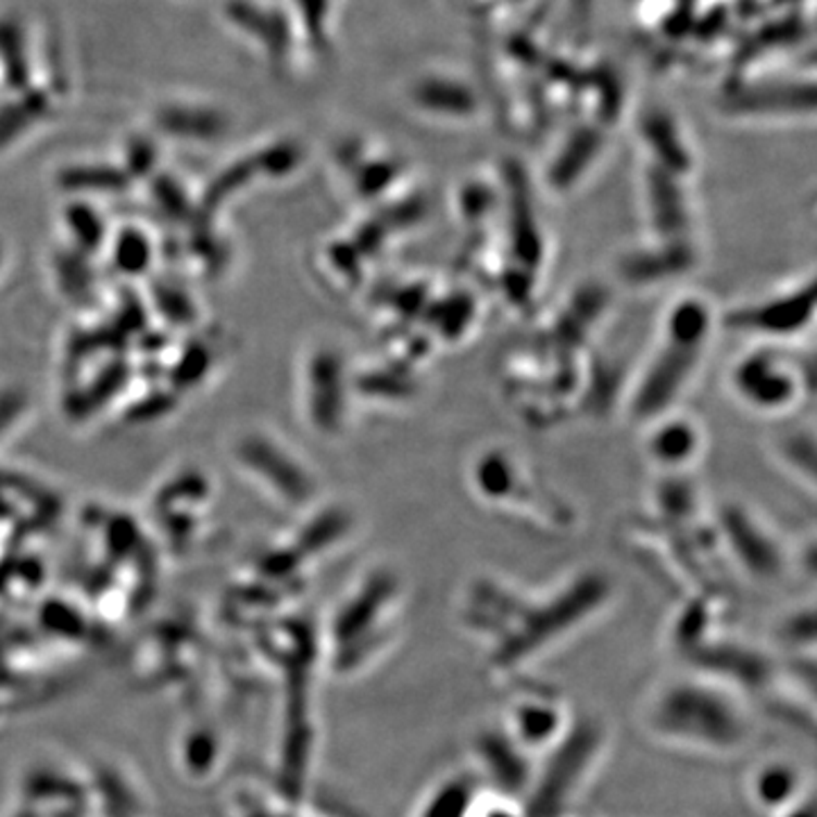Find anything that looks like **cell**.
Listing matches in <instances>:
<instances>
[{
	"label": "cell",
	"mask_w": 817,
	"mask_h": 817,
	"mask_svg": "<svg viewBox=\"0 0 817 817\" xmlns=\"http://www.w3.org/2000/svg\"><path fill=\"white\" fill-rule=\"evenodd\" d=\"M711 318L706 306L697 300H683L670 312L666 327V345L656 354L641 387L633 395L638 418H650L666 412L693 377L700 352L708 337Z\"/></svg>",
	"instance_id": "obj_1"
},
{
	"label": "cell",
	"mask_w": 817,
	"mask_h": 817,
	"mask_svg": "<svg viewBox=\"0 0 817 817\" xmlns=\"http://www.w3.org/2000/svg\"><path fill=\"white\" fill-rule=\"evenodd\" d=\"M813 304L815 291L813 285H806L795 293L745 306V310H740L731 316V325L736 329L756 331V335L790 337L802 331L804 325L810 320Z\"/></svg>",
	"instance_id": "obj_2"
},
{
	"label": "cell",
	"mask_w": 817,
	"mask_h": 817,
	"mask_svg": "<svg viewBox=\"0 0 817 817\" xmlns=\"http://www.w3.org/2000/svg\"><path fill=\"white\" fill-rule=\"evenodd\" d=\"M736 391L756 409H781L797 393L795 375L775 354L758 352L747 356L733 375Z\"/></svg>",
	"instance_id": "obj_3"
},
{
	"label": "cell",
	"mask_w": 817,
	"mask_h": 817,
	"mask_svg": "<svg viewBox=\"0 0 817 817\" xmlns=\"http://www.w3.org/2000/svg\"><path fill=\"white\" fill-rule=\"evenodd\" d=\"M241 454L252 468H260L262 475L271 479L279 489V493H285L287 498L300 502L312 493V481L306 479L291 458H287L285 452H279L275 445L252 439L243 445Z\"/></svg>",
	"instance_id": "obj_4"
},
{
	"label": "cell",
	"mask_w": 817,
	"mask_h": 817,
	"mask_svg": "<svg viewBox=\"0 0 817 817\" xmlns=\"http://www.w3.org/2000/svg\"><path fill=\"white\" fill-rule=\"evenodd\" d=\"M725 531L733 543V550L747 561V566L756 573H775L779 568V550L775 543L758 529V525L747 518V514L731 508L725 514Z\"/></svg>",
	"instance_id": "obj_5"
},
{
	"label": "cell",
	"mask_w": 817,
	"mask_h": 817,
	"mask_svg": "<svg viewBox=\"0 0 817 817\" xmlns=\"http://www.w3.org/2000/svg\"><path fill=\"white\" fill-rule=\"evenodd\" d=\"M691 262L693 250L688 246H681L679 241H670L666 248L633 254V257L625 262V275L638 285L658 282L663 277L686 271L691 266Z\"/></svg>",
	"instance_id": "obj_6"
},
{
	"label": "cell",
	"mask_w": 817,
	"mask_h": 817,
	"mask_svg": "<svg viewBox=\"0 0 817 817\" xmlns=\"http://www.w3.org/2000/svg\"><path fill=\"white\" fill-rule=\"evenodd\" d=\"M314 418L323 427H335L341 412V366L335 354H318L314 362Z\"/></svg>",
	"instance_id": "obj_7"
},
{
	"label": "cell",
	"mask_w": 817,
	"mask_h": 817,
	"mask_svg": "<svg viewBox=\"0 0 817 817\" xmlns=\"http://www.w3.org/2000/svg\"><path fill=\"white\" fill-rule=\"evenodd\" d=\"M652 216L663 239L677 241L683 237V229L688 227L683 198L679 189L661 175L656 183L652 180Z\"/></svg>",
	"instance_id": "obj_8"
},
{
	"label": "cell",
	"mask_w": 817,
	"mask_h": 817,
	"mask_svg": "<svg viewBox=\"0 0 817 817\" xmlns=\"http://www.w3.org/2000/svg\"><path fill=\"white\" fill-rule=\"evenodd\" d=\"M695 448H697L695 429L679 420L668 423L666 427L658 429L652 443V452L656 454V458H661L663 464H670V466H677L686 462V458H691Z\"/></svg>",
	"instance_id": "obj_9"
},
{
	"label": "cell",
	"mask_w": 817,
	"mask_h": 817,
	"mask_svg": "<svg viewBox=\"0 0 817 817\" xmlns=\"http://www.w3.org/2000/svg\"><path fill=\"white\" fill-rule=\"evenodd\" d=\"M598 150V137L593 133H579L568 148L561 152V158L556 160V166L552 171V180L558 189L570 187L575 183V177L589 166Z\"/></svg>",
	"instance_id": "obj_10"
},
{
	"label": "cell",
	"mask_w": 817,
	"mask_h": 817,
	"mask_svg": "<svg viewBox=\"0 0 817 817\" xmlns=\"http://www.w3.org/2000/svg\"><path fill=\"white\" fill-rule=\"evenodd\" d=\"M420 100L429 108H445L450 112H466L473 105L470 96L464 89L448 83H429L420 89Z\"/></svg>",
	"instance_id": "obj_11"
},
{
	"label": "cell",
	"mask_w": 817,
	"mask_h": 817,
	"mask_svg": "<svg viewBox=\"0 0 817 817\" xmlns=\"http://www.w3.org/2000/svg\"><path fill=\"white\" fill-rule=\"evenodd\" d=\"M146 254H148V250L143 248V241L137 239V237L125 239L123 246L118 248V260H121V264L125 268H139V266H143V262L148 260Z\"/></svg>",
	"instance_id": "obj_12"
},
{
	"label": "cell",
	"mask_w": 817,
	"mask_h": 817,
	"mask_svg": "<svg viewBox=\"0 0 817 817\" xmlns=\"http://www.w3.org/2000/svg\"><path fill=\"white\" fill-rule=\"evenodd\" d=\"M18 406H21V398H16V395L3 398V402H0V429L8 427V423L12 420L10 416H14Z\"/></svg>",
	"instance_id": "obj_13"
}]
</instances>
